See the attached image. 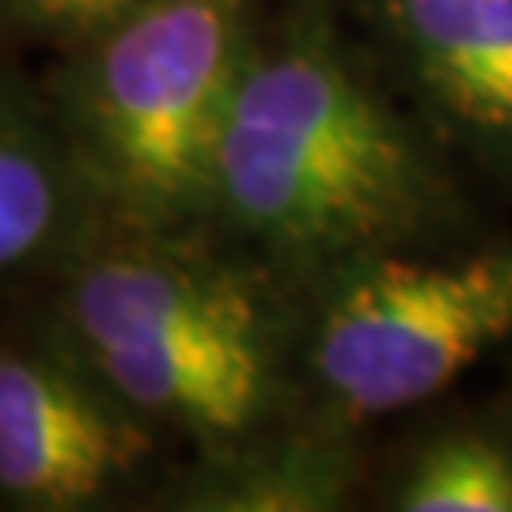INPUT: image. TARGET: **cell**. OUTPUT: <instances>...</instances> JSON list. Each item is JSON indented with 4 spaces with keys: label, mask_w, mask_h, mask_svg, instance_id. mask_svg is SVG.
Segmentation results:
<instances>
[{
    "label": "cell",
    "mask_w": 512,
    "mask_h": 512,
    "mask_svg": "<svg viewBox=\"0 0 512 512\" xmlns=\"http://www.w3.org/2000/svg\"><path fill=\"white\" fill-rule=\"evenodd\" d=\"M421 205L418 156L319 31L247 54L220 133L213 209L296 262L395 239Z\"/></svg>",
    "instance_id": "1"
},
{
    "label": "cell",
    "mask_w": 512,
    "mask_h": 512,
    "mask_svg": "<svg viewBox=\"0 0 512 512\" xmlns=\"http://www.w3.org/2000/svg\"><path fill=\"white\" fill-rule=\"evenodd\" d=\"M247 0H148L61 54L50 103L110 228L171 236L213 205L220 133L251 54Z\"/></svg>",
    "instance_id": "2"
},
{
    "label": "cell",
    "mask_w": 512,
    "mask_h": 512,
    "mask_svg": "<svg viewBox=\"0 0 512 512\" xmlns=\"http://www.w3.org/2000/svg\"><path fill=\"white\" fill-rule=\"evenodd\" d=\"M61 334L133 410L198 437H239L270 403L255 296L156 232L103 224L65 262Z\"/></svg>",
    "instance_id": "3"
},
{
    "label": "cell",
    "mask_w": 512,
    "mask_h": 512,
    "mask_svg": "<svg viewBox=\"0 0 512 512\" xmlns=\"http://www.w3.org/2000/svg\"><path fill=\"white\" fill-rule=\"evenodd\" d=\"M512 334V255L357 266L319 315L311 365L349 414L414 406Z\"/></svg>",
    "instance_id": "4"
},
{
    "label": "cell",
    "mask_w": 512,
    "mask_h": 512,
    "mask_svg": "<svg viewBox=\"0 0 512 512\" xmlns=\"http://www.w3.org/2000/svg\"><path fill=\"white\" fill-rule=\"evenodd\" d=\"M141 418L65 334L0 342V494L19 509L76 512L110 497L152 448Z\"/></svg>",
    "instance_id": "5"
},
{
    "label": "cell",
    "mask_w": 512,
    "mask_h": 512,
    "mask_svg": "<svg viewBox=\"0 0 512 512\" xmlns=\"http://www.w3.org/2000/svg\"><path fill=\"white\" fill-rule=\"evenodd\" d=\"M99 228L50 95L0 73V274L69 262Z\"/></svg>",
    "instance_id": "6"
},
{
    "label": "cell",
    "mask_w": 512,
    "mask_h": 512,
    "mask_svg": "<svg viewBox=\"0 0 512 512\" xmlns=\"http://www.w3.org/2000/svg\"><path fill=\"white\" fill-rule=\"evenodd\" d=\"M395 19L440 107L512 141V0H399Z\"/></svg>",
    "instance_id": "7"
},
{
    "label": "cell",
    "mask_w": 512,
    "mask_h": 512,
    "mask_svg": "<svg viewBox=\"0 0 512 512\" xmlns=\"http://www.w3.org/2000/svg\"><path fill=\"white\" fill-rule=\"evenodd\" d=\"M406 512H512V456L478 437L444 440L406 478Z\"/></svg>",
    "instance_id": "8"
},
{
    "label": "cell",
    "mask_w": 512,
    "mask_h": 512,
    "mask_svg": "<svg viewBox=\"0 0 512 512\" xmlns=\"http://www.w3.org/2000/svg\"><path fill=\"white\" fill-rule=\"evenodd\" d=\"M148 0H0V27L35 46L73 54L137 16Z\"/></svg>",
    "instance_id": "9"
}]
</instances>
